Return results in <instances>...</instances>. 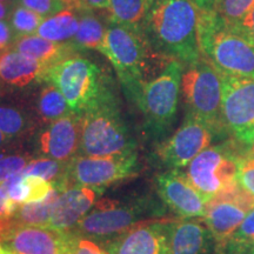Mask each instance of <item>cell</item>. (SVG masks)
Returning <instances> with one entry per match:
<instances>
[{
  "label": "cell",
  "instance_id": "1",
  "mask_svg": "<svg viewBox=\"0 0 254 254\" xmlns=\"http://www.w3.org/2000/svg\"><path fill=\"white\" fill-rule=\"evenodd\" d=\"M198 24L199 9L192 0H154L141 34L155 55L186 67L201 58Z\"/></svg>",
  "mask_w": 254,
  "mask_h": 254
},
{
  "label": "cell",
  "instance_id": "2",
  "mask_svg": "<svg viewBox=\"0 0 254 254\" xmlns=\"http://www.w3.org/2000/svg\"><path fill=\"white\" fill-rule=\"evenodd\" d=\"M198 43L201 58L219 73L254 77V44L227 26L214 11H199Z\"/></svg>",
  "mask_w": 254,
  "mask_h": 254
},
{
  "label": "cell",
  "instance_id": "3",
  "mask_svg": "<svg viewBox=\"0 0 254 254\" xmlns=\"http://www.w3.org/2000/svg\"><path fill=\"white\" fill-rule=\"evenodd\" d=\"M114 87L106 91L81 116V140L79 154L109 157L136 151Z\"/></svg>",
  "mask_w": 254,
  "mask_h": 254
},
{
  "label": "cell",
  "instance_id": "4",
  "mask_svg": "<svg viewBox=\"0 0 254 254\" xmlns=\"http://www.w3.org/2000/svg\"><path fill=\"white\" fill-rule=\"evenodd\" d=\"M98 52L110 60L126 97L135 103L141 87L150 80L147 73H150L152 58L157 56L144 36L109 21L105 40Z\"/></svg>",
  "mask_w": 254,
  "mask_h": 254
},
{
  "label": "cell",
  "instance_id": "5",
  "mask_svg": "<svg viewBox=\"0 0 254 254\" xmlns=\"http://www.w3.org/2000/svg\"><path fill=\"white\" fill-rule=\"evenodd\" d=\"M45 81L58 87L72 112L79 116H82L105 92L114 87L109 73L79 55L51 66Z\"/></svg>",
  "mask_w": 254,
  "mask_h": 254
},
{
  "label": "cell",
  "instance_id": "6",
  "mask_svg": "<svg viewBox=\"0 0 254 254\" xmlns=\"http://www.w3.org/2000/svg\"><path fill=\"white\" fill-rule=\"evenodd\" d=\"M184 68L182 63L171 60L157 77L145 82L136 97L134 104L144 117L146 133L152 138H163L173 125Z\"/></svg>",
  "mask_w": 254,
  "mask_h": 254
},
{
  "label": "cell",
  "instance_id": "7",
  "mask_svg": "<svg viewBox=\"0 0 254 254\" xmlns=\"http://www.w3.org/2000/svg\"><path fill=\"white\" fill-rule=\"evenodd\" d=\"M153 209V204L147 199L126 202L103 200L68 232L90 240L104 239L106 243L142 222L150 221L148 217L154 214Z\"/></svg>",
  "mask_w": 254,
  "mask_h": 254
},
{
  "label": "cell",
  "instance_id": "8",
  "mask_svg": "<svg viewBox=\"0 0 254 254\" xmlns=\"http://www.w3.org/2000/svg\"><path fill=\"white\" fill-rule=\"evenodd\" d=\"M244 153L232 140L209 146L190 161L186 177L208 202L237 185L239 158Z\"/></svg>",
  "mask_w": 254,
  "mask_h": 254
},
{
  "label": "cell",
  "instance_id": "9",
  "mask_svg": "<svg viewBox=\"0 0 254 254\" xmlns=\"http://www.w3.org/2000/svg\"><path fill=\"white\" fill-rule=\"evenodd\" d=\"M182 92L187 113L220 133L225 132L221 124L222 80L217 68L204 58L186 66L182 77Z\"/></svg>",
  "mask_w": 254,
  "mask_h": 254
},
{
  "label": "cell",
  "instance_id": "10",
  "mask_svg": "<svg viewBox=\"0 0 254 254\" xmlns=\"http://www.w3.org/2000/svg\"><path fill=\"white\" fill-rule=\"evenodd\" d=\"M140 164L136 151L109 155L85 157L77 155L67 165V189L71 186H86L105 189L107 185L138 174Z\"/></svg>",
  "mask_w": 254,
  "mask_h": 254
},
{
  "label": "cell",
  "instance_id": "11",
  "mask_svg": "<svg viewBox=\"0 0 254 254\" xmlns=\"http://www.w3.org/2000/svg\"><path fill=\"white\" fill-rule=\"evenodd\" d=\"M221 80L222 127L236 141L251 146L254 140V77L221 74Z\"/></svg>",
  "mask_w": 254,
  "mask_h": 254
},
{
  "label": "cell",
  "instance_id": "12",
  "mask_svg": "<svg viewBox=\"0 0 254 254\" xmlns=\"http://www.w3.org/2000/svg\"><path fill=\"white\" fill-rule=\"evenodd\" d=\"M220 132L195 117L186 113L185 120L173 135L160 142L155 155L165 167L182 170L202 151L209 147Z\"/></svg>",
  "mask_w": 254,
  "mask_h": 254
},
{
  "label": "cell",
  "instance_id": "13",
  "mask_svg": "<svg viewBox=\"0 0 254 254\" xmlns=\"http://www.w3.org/2000/svg\"><path fill=\"white\" fill-rule=\"evenodd\" d=\"M254 208V195L239 184L209 201L206 207L204 222L222 250L232 239L244 219Z\"/></svg>",
  "mask_w": 254,
  "mask_h": 254
},
{
  "label": "cell",
  "instance_id": "14",
  "mask_svg": "<svg viewBox=\"0 0 254 254\" xmlns=\"http://www.w3.org/2000/svg\"><path fill=\"white\" fill-rule=\"evenodd\" d=\"M0 239L13 254H68L71 233L38 226H6Z\"/></svg>",
  "mask_w": 254,
  "mask_h": 254
},
{
  "label": "cell",
  "instance_id": "15",
  "mask_svg": "<svg viewBox=\"0 0 254 254\" xmlns=\"http://www.w3.org/2000/svg\"><path fill=\"white\" fill-rule=\"evenodd\" d=\"M142 222L120 236L106 241L109 254H170V222Z\"/></svg>",
  "mask_w": 254,
  "mask_h": 254
},
{
  "label": "cell",
  "instance_id": "16",
  "mask_svg": "<svg viewBox=\"0 0 254 254\" xmlns=\"http://www.w3.org/2000/svg\"><path fill=\"white\" fill-rule=\"evenodd\" d=\"M81 140V116L68 113L45 125L38 135V150L43 157L69 163L79 155Z\"/></svg>",
  "mask_w": 254,
  "mask_h": 254
},
{
  "label": "cell",
  "instance_id": "17",
  "mask_svg": "<svg viewBox=\"0 0 254 254\" xmlns=\"http://www.w3.org/2000/svg\"><path fill=\"white\" fill-rule=\"evenodd\" d=\"M157 190L165 204L182 218H199L206 213L207 202L180 170L159 174Z\"/></svg>",
  "mask_w": 254,
  "mask_h": 254
},
{
  "label": "cell",
  "instance_id": "18",
  "mask_svg": "<svg viewBox=\"0 0 254 254\" xmlns=\"http://www.w3.org/2000/svg\"><path fill=\"white\" fill-rule=\"evenodd\" d=\"M103 189L86 186H71L59 193L47 228L71 231L91 211Z\"/></svg>",
  "mask_w": 254,
  "mask_h": 254
},
{
  "label": "cell",
  "instance_id": "19",
  "mask_svg": "<svg viewBox=\"0 0 254 254\" xmlns=\"http://www.w3.org/2000/svg\"><path fill=\"white\" fill-rule=\"evenodd\" d=\"M220 251L201 220L186 219L170 222V254H219Z\"/></svg>",
  "mask_w": 254,
  "mask_h": 254
},
{
  "label": "cell",
  "instance_id": "20",
  "mask_svg": "<svg viewBox=\"0 0 254 254\" xmlns=\"http://www.w3.org/2000/svg\"><path fill=\"white\" fill-rule=\"evenodd\" d=\"M50 67L13 49L0 53V81L8 86L24 88L33 82L45 81Z\"/></svg>",
  "mask_w": 254,
  "mask_h": 254
},
{
  "label": "cell",
  "instance_id": "21",
  "mask_svg": "<svg viewBox=\"0 0 254 254\" xmlns=\"http://www.w3.org/2000/svg\"><path fill=\"white\" fill-rule=\"evenodd\" d=\"M12 49L49 66H53L68 57L78 55V50L69 41L55 43L37 34L15 38Z\"/></svg>",
  "mask_w": 254,
  "mask_h": 254
},
{
  "label": "cell",
  "instance_id": "22",
  "mask_svg": "<svg viewBox=\"0 0 254 254\" xmlns=\"http://www.w3.org/2000/svg\"><path fill=\"white\" fill-rule=\"evenodd\" d=\"M154 0H110L106 12L109 21L141 33Z\"/></svg>",
  "mask_w": 254,
  "mask_h": 254
},
{
  "label": "cell",
  "instance_id": "23",
  "mask_svg": "<svg viewBox=\"0 0 254 254\" xmlns=\"http://www.w3.org/2000/svg\"><path fill=\"white\" fill-rule=\"evenodd\" d=\"M79 27V12L65 8L58 13L44 18L37 36L55 43H67L74 38Z\"/></svg>",
  "mask_w": 254,
  "mask_h": 254
},
{
  "label": "cell",
  "instance_id": "24",
  "mask_svg": "<svg viewBox=\"0 0 254 254\" xmlns=\"http://www.w3.org/2000/svg\"><path fill=\"white\" fill-rule=\"evenodd\" d=\"M60 190L55 189L46 199L41 200V201L19 205L13 215L6 222V226L47 227L53 205H55Z\"/></svg>",
  "mask_w": 254,
  "mask_h": 254
},
{
  "label": "cell",
  "instance_id": "25",
  "mask_svg": "<svg viewBox=\"0 0 254 254\" xmlns=\"http://www.w3.org/2000/svg\"><path fill=\"white\" fill-rule=\"evenodd\" d=\"M107 25H105L91 9L79 12V27L73 39L69 41L78 51H99L106 36Z\"/></svg>",
  "mask_w": 254,
  "mask_h": 254
},
{
  "label": "cell",
  "instance_id": "26",
  "mask_svg": "<svg viewBox=\"0 0 254 254\" xmlns=\"http://www.w3.org/2000/svg\"><path fill=\"white\" fill-rule=\"evenodd\" d=\"M71 112L67 101L58 87L45 81L37 98V119L44 125H49Z\"/></svg>",
  "mask_w": 254,
  "mask_h": 254
},
{
  "label": "cell",
  "instance_id": "27",
  "mask_svg": "<svg viewBox=\"0 0 254 254\" xmlns=\"http://www.w3.org/2000/svg\"><path fill=\"white\" fill-rule=\"evenodd\" d=\"M67 165L68 163L55 160L52 158L41 157L32 159L21 173L24 176H34L43 178L47 182L52 183L55 189L63 192L67 189Z\"/></svg>",
  "mask_w": 254,
  "mask_h": 254
},
{
  "label": "cell",
  "instance_id": "28",
  "mask_svg": "<svg viewBox=\"0 0 254 254\" xmlns=\"http://www.w3.org/2000/svg\"><path fill=\"white\" fill-rule=\"evenodd\" d=\"M33 128V122L26 111L19 106L0 104V131L9 140L21 138Z\"/></svg>",
  "mask_w": 254,
  "mask_h": 254
},
{
  "label": "cell",
  "instance_id": "29",
  "mask_svg": "<svg viewBox=\"0 0 254 254\" xmlns=\"http://www.w3.org/2000/svg\"><path fill=\"white\" fill-rule=\"evenodd\" d=\"M7 20L13 30L15 38H19L36 34L44 18L36 12L14 2Z\"/></svg>",
  "mask_w": 254,
  "mask_h": 254
},
{
  "label": "cell",
  "instance_id": "30",
  "mask_svg": "<svg viewBox=\"0 0 254 254\" xmlns=\"http://www.w3.org/2000/svg\"><path fill=\"white\" fill-rule=\"evenodd\" d=\"M254 7V0H219L215 13L224 23L236 30Z\"/></svg>",
  "mask_w": 254,
  "mask_h": 254
},
{
  "label": "cell",
  "instance_id": "31",
  "mask_svg": "<svg viewBox=\"0 0 254 254\" xmlns=\"http://www.w3.org/2000/svg\"><path fill=\"white\" fill-rule=\"evenodd\" d=\"M33 158L24 153H5L0 154V184L8 178L21 173Z\"/></svg>",
  "mask_w": 254,
  "mask_h": 254
},
{
  "label": "cell",
  "instance_id": "32",
  "mask_svg": "<svg viewBox=\"0 0 254 254\" xmlns=\"http://www.w3.org/2000/svg\"><path fill=\"white\" fill-rule=\"evenodd\" d=\"M226 246L236 247V249L254 247V208L247 213L243 224L233 234V237L228 241Z\"/></svg>",
  "mask_w": 254,
  "mask_h": 254
},
{
  "label": "cell",
  "instance_id": "33",
  "mask_svg": "<svg viewBox=\"0 0 254 254\" xmlns=\"http://www.w3.org/2000/svg\"><path fill=\"white\" fill-rule=\"evenodd\" d=\"M26 185V204L46 199L55 190V185L43 178L24 176Z\"/></svg>",
  "mask_w": 254,
  "mask_h": 254
},
{
  "label": "cell",
  "instance_id": "34",
  "mask_svg": "<svg viewBox=\"0 0 254 254\" xmlns=\"http://www.w3.org/2000/svg\"><path fill=\"white\" fill-rule=\"evenodd\" d=\"M237 182L244 190L254 195V159L250 151H245L239 158Z\"/></svg>",
  "mask_w": 254,
  "mask_h": 254
},
{
  "label": "cell",
  "instance_id": "35",
  "mask_svg": "<svg viewBox=\"0 0 254 254\" xmlns=\"http://www.w3.org/2000/svg\"><path fill=\"white\" fill-rule=\"evenodd\" d=\"M14 2L36 12L43 18L50 17L66 8L59 0H14Z\"/></svg>",
  "mask_w": 254,
  "mask_h": 254
},
{
  "label": "cell",
  "instance_id": "36",
  "mask_svg": "<svg viewBox=\"0 0 254 254\" xmlns=\"http://www.w3.org/2000/svg\"><path fill=\"white\" fill-rule=\"evenodd\" d=\"M68 254H109V252L98 246L94 241L71 233V250Z\"/></svg>",
  "mask_w": 254,
  "mask_h": 254
},
{
  "label": "cell",
  "instance_id": "37",
  "mask_svg": "<svg viewBox=\"0 0 254 254\" xmlns=\"http://www.w3.org/2000/svg\"><path fill=\"white\" fill-rule=\"evenodd\" d=\"M18 206L19 205L8 198L4 186H2V184H0V232L5 227L8 219L13 215Z\"/></svg>",
  "mask_w": 254,
  "mask_h": 254
},
{
  "label": "cell",
  "instance_id": "38",
  "mask_svg": "<svg viewBox=\"0 0 254 254\" xmlns=\"http://www.w3.org/2000/svg\"><path fill=\"white\" fill-rule=\"evenodd\" d=\"M15 36L8 20H0V53L11 50Z\"/></svg>",
  "mask_w": 254,
  "mask_h": 254
},
{
  "label": "cell",
  "instance_id": "39",
  "mask_svg": "<svg viewBox=\"0 0 254 254\" xmlns=\"http://www.w3.org/2000/svg\"><path fill=\"white\" fill-rule=\"evenodd\" d=\"M236 31L239 32V33L243 34L244 37H246L247 39L254 44V7L245 18V20L241 23L240 26L236 28Z\"/></svg>",
  "mask_w": 254,
  "mask_h": 254
},
{
  "label": "cell",
  "instance_id": "40",
  "mask_svg": "<svg viewBox=\"0 0 254 254\" xmlns=\"http://www.w3.org/2000/svg\"><path fill=\"white\" fill-rule=\"evenodd\" d=\"M200 12H213L215 11L219 0H192Z\"/></svg>",
  "mask_w": 254,
  "mask_h": 254
},
{
  "label": "cell",
  "instance_id": "41",
  "mask_svg": "<svg viewBox=\"0 0 254 254\" xmlns=\"http://www.w3.org/2000/svg\"><path fill=\"white\" fill-rule=\"evenodd\" d=\"M87 9L95 11V9H105L106 11L110 0H84Z\"/></svg>",
  "mask_w": 254,
  "mask_h": 254
},
{
  "label": "cell",
  "instance_id": "42",
  "mask_svg": "<svg viewBox=\"0 0 254 254\" xmlns=\"http://www.w3.org/2000/svg\"><path fill=\"white\" fill-rule=\"evenodd\" d=\"M66 8L74 9V11L80 12L82 9H87L85 6L84 0H59Z\"/></svg>",
  "mask_w": 254,
  "mask_h": 254
},
{
  "label": "cell",
  "instance_id": "43",
  "mask_svg": "<svg viewBox=\"0 0 254 254\" xmlns=\"http://www.w3.org/2000/svg\"><path fill=\"white\" fill-rule=\"evenodd\" d=\"M14 1H0V20H7L13 8Z\"/></svg>",
  "mask_w": 254,
  "mask_h": 254
},
{
  "label": "cell",
  "instance_id": "44",
  "mask_svg": "<svg viewBox=\"0 0 254 254\" xmlns=\"http://www.w3.org/2000/svg\"><path fill=\"white\" fill-rule=\"evenodd\" d=\"M227 253L225 254H254V247H251V249H244V250H237V249H230V247H226Z\"/></svg>",
  "mask_w": 254,
  "mask_h": 254
},
{
  "label": "cell",
  "instance_id": "45",
  "mask_svg": "<svg viewBox=\"0 0 254 254\" xmlns=\"http://www.w3.org/2000/svg\"><path fill=\"white\" fill-rule=\"evenodd\" d=\"M8 140H9V139L7 138V136H6V135L4 134V133L0 131V151H1L2 148H4L5 146L7 145Z\"/></svg>",
  "mask_w": 254,
  "mask_h": 254
},
{
  "label": "cell",
  "instance_id": "46",
  "mask_svg": "<svg viewBox=\"0 0 254 254\" xmlns=\"http://www.w3.org/2000/svg\"><path fill=\"white\" fill-rule=\"evenodd\" d=\"M0 254H13L11 252V250L5 245L2 241H0Z\"/></svg>",
  "mask_w": 254,
  "mask_h": 254
},
{
  "label": "cell",
  "instance_id": "47",
  "mask_svg": "<svg viewBox=\"0 0 254 254\" xmlns=\"http://www.w3.org/2000/svg\"><path fill=\"white\" fill-rule=\"evenodd\" d=\"M250 154H251V157H252V158L254 159V140H253V142H252V145H251Z\"/></svg>",
  "mask_w": 254,
  "mask_h": 254
}]
</instances>
